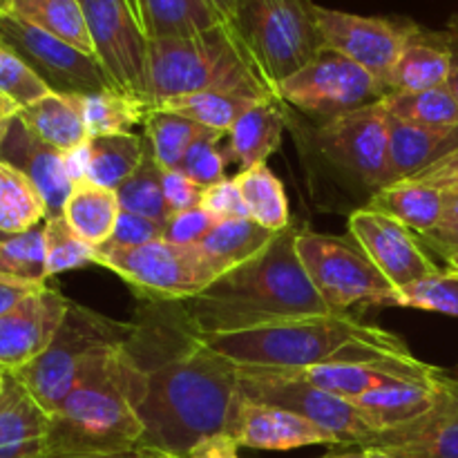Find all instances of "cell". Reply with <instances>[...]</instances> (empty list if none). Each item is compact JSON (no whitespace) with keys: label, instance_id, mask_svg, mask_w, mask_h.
Segmentation results:
<instances>
[{"label":"cell","instance_id":"cell-3","mask_svg":"<svg viewBox=\"0 0 458 458\" xmlns=\"http://www.w3.org/2000/svg\"><path fill=\"white\" fill-rule=\"evenodd\" d=\"M199 338L240 369L300 371L411 356L398 335L356 320L349 313L293 318L235 334Z\"/></svg>","mask_w":458,"mask_h":458},{"label":"cell","instance_id":"cell-54","mask_svg":"<svg viewBox=\"0 0 458 458\" xmlns=\"http://www.w3.org/2000/svg\"><path fill=\"white\" fill-rule=\"evenodd\" d=\"M447 45H450V76H447V88L458 101V16H452L445 27Z\"/></svg>","mask_w":458,"mask_h":458},{"label":"cell","instance_id":"cell-63","mask_svg":"<svg viewBox=\"0 0 458 458\" xmlns=\"http://www.w3.org/2000/svg\"><path fill=\"white\" fill-rule=\"evenodd\" d=\"M0 242H3V237H0Z\"/></svg>","mask_w":458,"mask_h":458},{"label":"cell","instance_id":"cell-60","mask_svg":"<svg viewBox=\"0 0 458 458\" xmlns=\"http://www.w3.org/2000/svg\"><path fill=\"white\" fill-rule=\"evenodd\" d=\"M134 458H173V456L159 454V452H152V450H137V456Z\"/></svg>","mask_w":458,"mask_h":458},{"label":"cell","instance_id":"cell-10","mask_svg":"<svg viewBox=\"0 0 458 458\" xmlns=\"http://www.w3.org/2000/svg\"><path fill=\"white\" fill-rule=\"evenodd\" d=\"M240 369V367H237ZM237 392L255 403L280 407L327 429L340 445L365 447L376 429L352 401L334 396L286 369H240Z\"/></svg>","mask_w":458,"mask_h":458},{"label":"cell","instance_id":"cell-6","mask_svg":"<svg viewBox=\"0 0 458 458\" xmlns=\"http://www.w3.org/2000/svg\"><path fill=\"white\" fill-rule=\"evenodd\" d=\"M228 25L276 97L277 88L325 47L311 0H237Z\"/></svg>","mask_w":458,"mask_h":458},{"label":"cell","instance_id":"cell-52","mask_svg":"<svg viewBox=\"0 0 458 458\" xmlns=\"http://www.w3.org/2000/svg\"><path fill=\"white\" fill-rule=\"evenodd\" d=\"M237 450H240V445L228 434H217V437L197 443L183 458H240Z\"/></svg>","mask_w":458,"mask_h":458},{"label":"cell","instance_id":"cell-7","mask_svg":"<svg viewBox=\"0 0 458 458\" xmlns=\"http://www.w3.org/2000/svg\"><path fill=\"white\" fill-rule=\"evenodd\" d=\"M134 331V322L112 320L83 304L70 302L49 347L34 362L13 371V376L52 416L63 398L83 378L85 369L103 353L128 344Z\"/></svg>","mask_w":458,"mask_h":458},{"label":"cell","instance_id":"cell-18","mask_svg":"<svg viewBox=\"0 0 458 458\" xmlns=\"http://www.w3.org/2000/svg\"><path fill=\"white\" fill-rule=\"evenodd\" d=\"M226 434L240 447L267 452H286L309 445H340L327 429L309 423L293 411L255 403L237 392L228 414Z\"/></svg>","mask_w":458,"mask_h":458},{"label":"cell","instance_id":"cell-11","mask_svg":"<svg viewBox=\"0 0 458 458\" xmlns=\"http://www.w3.org/2000/svg\"><path fill=\"white\" fill-rule=\"evenodd\" d=\"M387 94L392 92L385 81L329 47H322L313 61L277 88L282 103L316 116L322 123L380 103Z\"/></svg>","mask_w":458,"mask_h":458},{"label":"cell","instance_id":"cell-49","mask_svg":"<svg viewBox=\"0 0 458 458\" xmlns=\"http://www.w3.org/2000/svg\"><path fill=\"white\" fill-rule=\"evenodd\" d=\"M201 208L208 210L210 215L222 222V219H237V217H249L246 213L244 199L237 188L235 177L224 179V182L215 183V186L206 188L204 197H201Z\"/></svg>","mask_w":458,"mask_h":458},{"label":"cell","instance_id":"cell-25","mask_svg":"<svg viewBox=\"0 0 458 458\" xmlns=\"http://www.w3.org/2000/svg\"><path fill=\"white\" fill-rule=\"evenodd\" d=\"M450 45L445 30L432 31L416 22L396 65L387 76L389 92H423L447 85Z\"/></svg>","mask_w":458,"mask_h":458},{"label":"cell","instance_id":"cell-32","mask_svg":"<svg viewBox=\"0 0 458 458\" xmlns=\"http://www.w3.org/2000/svg\"><path fill=\"white\" fill-rule=\"evenodd\" d=\"M276 97H258L250 92H226V89H208V92L183 94V97L165 98L152 110L174 112L179 116L195 121L201 128L228 134L235 121L255 103Z\"/></svg>","mask_w":458,"mask_h":458},{"label":"cell","instance_id":"cell-21","mask_svg":"<svg viewBox=\"0 0 458 458\" xmlns=\"http://www.w3.org/2000/svg\"><path fill=\"white\" fill-rule=\"evenodd\" d=\"M291 371V369H286ZM307 383L334 394V396L353 401L374 389L387 387L396 383H410V380H428L441 374V369L425 362L410 358H387L376 362H358V365H322L309 367V369L293 371Z\"/></svg>","mask_w":458,"mask_h":458},{"label":"cell","instance_id":"cell-56","mask_svg":"<svg viewBox=\"0 0 458 458\" xmlns=\"http://www.w3.org/2000/svg\"><path fill=\"white\" fill-rule=\"evenodd\" d=\"M208 3L213 4V9L219 13V18H222L224 22H228L231 21L233 12H235L237 0H208Z\"/></svg>","mask_w":458,"mask_h":458},{"label":"cell","instance_id":"cell-64","mask_svg":"<svg viewBox=\"0 0 458 458\" xmlns=\"http://www.w3.org/2000/svg\"><path fill=\"white\" fill-rule=\"evenodd\" d=\"M0 392H3V389H0Z\"/></svg>","mask_w":458,"mask_h":458},{"label":"cell","instance_id":"cell-15","mask_svg":"<svg viewBox=\"0 0 458 458\" xmlns=\"http://www.w3.org/2000/svg\"><path fill=\"white\" fill-rule=\"evenodd\" d=\"M318 25L325 47L343 54L387 83L389 72L396 65L416 22L405 18L360 16L318 4Z\"/></svg>","mask_w":458,"mask_h":458},{"label":"cell","instance_id":"cell-16","mask_svg":"<svg viewBox=\"0 0 458 458\" xmlns=\"http://www.w3.org/2000/svg\"><path fill=\"white\" fill-rule=\"evenodd\" d=\"M349 237H353L396 291L441 271L410 228L371 208H358L352 213Z\"/></svg>","mask_w":458,"mask_h":458},{"label":"cell","instance_id":"cell-57","mask_svg":"<svg viewBox=\"0 0 458 458\" xmlns=\"http://www.w3.org/2000/svg\"><path fill=\"white\" fill-rule=\"evenodd\" d=\"M362 458H396V456L380 450V447H365V450H362Z\"/></svg>","mask_w":458,"mask_h":458},{"label":"cell","instance_id":"cell-58","mask_svg":"<svg viewBox=\"0 0 458 458\" xmlns=\"http://www.w3.org/2000/svg\"><path fill=\"white\" fill-rule=\"evenodd\" d=\"M322 458H362V447H353L347 452H334V454H327Z\"/></svg>","mask_w":458,"mask_h":458},{"label":"cell","instance_id":"cell-48","mask_svg":"<svg viewBox=\"0 0 458 458\" xmlns=\"http://www.w3.org/2000/svg\"><path fill=\"white\" fill-rule=\"evenodd\" d=\"M443 191V215L438 226L423 237L434 250L447 258L458 253V183L441 188Z\"/></svg>","mask_w":458,"mask_h":458},{"label":"cell","instance_id":"cell-38","mask_svg":"<svg viewBox=\"0 0 458 458\" xmlns=\"http://www.w3.org/2000/svg\"><path fill=\"white\" fill-rule=\"evenodd\" d=\"M81 101H83L89 139L107 137V134H130L134 125L143 123L152 110L150 103L116 92V89L81 97Z\"/></svg>","mask_w":458,"mask_h":458},{"label":"cell","instance_id":"cell-5","mask_svg":"<svg viewBox=\"0 0 458 458\" xmlns=\"http://www.w3.org/2000/svg\"><path fill=\"white\" fill-rule=\"evenodd\" d=\"M148 81L152 107L165 98L208 89L276 97L228 22L183 38L150 40Z\"/></svg>","mask_w":458,"mask_h":458},{"label":"cell","instance_id":"cell-44","mask_svg":"<svg viewBox=\"0 0 458 458\" xmlns=\"http://www.w3.org/2000/svg\"><path fill=\"white\" fill-rule=\"evenodd\" d=\"M49 92L52 89L45 85V81L12 47L0 43V97L13 103L21 112Z\"/></svg>","mask_w":458,"mask_h":458},{"label":"cell","instance_id":"cell-59","mask_svg":"<svg viewBox=\"0 0 458 458\" xmlns=\"http://www.w3.org/2000/svg\"><path fill=\"white\" fill-rule=\"evenodd\" d=\"M137 452H125V454H101V456H70V458H134Z\"/></svg>","mask_w":458,"mask_h":458},{"label":"cell","instance_id":"cell-22","mask_svg":"<svg viewBox=\"0 0 458 458\" xmlns=\"http://www.w3.org/2000/svg\"><path fill=\"white\" fill-rule=\"evenodd\" d=\"M47 411L16 376H4L0 392V458H47Z\"/></svg>","mask_w":458,"mask_h":458},{"label":"cell","instance_id":"cell-40","mask_svg":"<svg viewBox=\"0 0 458 458\" xmlns=\"http://www.w3.org/2000/svg\"><path fill=\"white\" fill-rule=\"evenodd\" d=\"M114 192L119 208L125 213L143 215L159 224H165L173 217L164 197V170L152 159L150 152Z\"/></svg>","mask_w":458,"mask_h":458},{"label":"cell","instance_id":"cell-2","mask_svg":"<svg viewBox=\"0 0 458 458\" xmlns=\"http://www.w3.org/2000/svg\"><path fill=\"white\" fill-rule=\"evenodd\" d=\"M298 233L295 226L284 228L262 255L226 271L195 298L182 300L192 329L199 335L235 334L331 313L304 271L295 249Z\"/></svg>","mask_w":458,"mask_h":458},{"label":"cell","instance_id":"cell-46","mask_svg":"<svg viewBox=\"0 0 458 458\" xmlns=\"http://www.w3.org/2000/svg\"><path fill=\"white\" fill-rule=\"evenodd\" d=\"M164 231L165 224L148 219L143 217V215L121 210L114 231H112V237L101 246H107V249H134V246H146L150 244V242L164 240Z\"/></svg>","mask_w":458,"mask_h":458},{"label":"cell","instance_id":"cell-31","mask_svg":"<svg viewBox=\"0 0 458 458\" xmlns=\"http://www.w3.org/2000/svg\"><path fill=\"white\" fill-rule=\"evenodd\" d=\"M0 12L21 18L94 56L81 0H0Z\"/></svg>","mask_w":458,"mask_h":458},{"label":"cell","instance_id":"cell-36","mask_svg":"<svg viewBox=\"0 0 458 458\" xmlns=\"http://www.w3.org/2000/svg\"><path fill=\"white\" fill-rule=\"evenodd\" d=\"M235 182L242 192V199H244L249 219L273 233H282L291 226L289 199H286L284 186L267 164L242 170Z\"/></svg>","mask_w":458,"mask_h":458},{"label":"cell","instance_id":"cell-37","mask_svg":"<svg viewBox=\"0 0 458 458\" xmlns=\"http://www.w3.org/2000/svg\"><path fill=\"white\" fill-rule=\"evenodd\" d=\"M143 128H146L152 159L159 164L161 170H179L188 148L208 132L195 121L165 110H150L143 121Z\"/></svg>","mask_w":458,"mask_h":458},{"label":"cell","instance_id":"cell-43","mask_svg":"<svg viewBox=\"0 0 458 458\" xmlns=\"http://www.w3.org/2000/svg\"><path fill=\"white\" fill-rule=\"evenodd\" d=\"M389 307L420 309L458 318V273L437 271L401 291H394Z\"/></svg>","mask_w":458,"mask_h":458},{"label":"cell","instance_id":"cell-41","mask_svg":"<svg viewBox=\"0 0 458 458\" xmlns=\"http://www.w3.org/2000/svg\"><path fill=\"white\" fill-rule=\"evenodd\" d=\"M0 276L30 282V284H47L43 224L0 242Z\"/></svg>","mask_w":458,"mask_h":458},{"label":"cell","instance_id":"cell-4","mask_svg":"<svg viewBox=\"0 0 458 458\" xmlns=\"http://www.w3.org/2000/svg\"><path fill=\"white\" fill-rule=\"evenodd\" d=\"M146 385L128 344L98 356L49 416L47 458L137 452Z\"/></svg>","mask_w":458,"mask_h":458},{"label":"cell","instance_id":"cell-55","mask_svg":"<svg viewBox=\"0 0 458 458\" xmlns=\"http://www.w3.org/2000/svg\"><path fill=\"white\" fill-rule=\"evenodd\" d=\"M16 114H18V107L13 106V103H9L4 97H0V143H3L9 123H12Z\"/></svg>","mask_w":458,"mask_h":458},{"label":"cell","instance_id":"cell-35","mask_svg":"<svg viewBox=\"0 0 458 458\" xmlns=\"http://www.w3.org/2000/svg\"><path fill=\"white\" fill-rule=\"evenodd\" d=\"M47 204L22 173L0 161V237L21 235L45 224Z\"/></svg>","mask_w":458,"mask_h":458},{"label":"cell","instance_id":"cell-9","mask_svg":"<svg viewBox=\"0 0 458 458\" xmlns=\"http://www.w3.org/2000/svg\"><path fill=\"white\" fill-rule=\"evenodd\" d=\"M309 280L331 313H347L358 304L389 307L394 286L353 237L300 231L295 242Z\"/></svg>","mask_w":458,"mask_h":458},{"label":"cell","instance_id":"cell-27","mask_svg":"<svg viewBox=\"0 0 458 458\" xmlns=\"http://www.w3.org/2000/svg\"><path fill=\"white\" fill-rule=\"evenodd\" d=\"M125 3L148 40L195 36L224 22L208 0H125Z\"/></svg>","mask_w":458,"mask_h":458},{"label":"cell","instance_id":"cell-1","mask_svg":"<svg viewBox=\"0 0 458 458\" xmlns=\"http://www.w3.org/2000/svg\"><path fill=\"white\" fill-rule=\"evenodd\" d=\"M128 349L146 374L139 450L183 458L197 443L226 434L240 369L199 338L182 302L148 300Z\"/></svg>","mask_w":458,"mask_h":458},{"label":"cell","instance_id":"cell-51","mask_svg":"<svg viewBox=\"0 0 458 458\" xmlns=\"http://www.w3.org/2000/svg\"><path fill=\"white\" fill-rule=\"evenodd\" d=\"M407 182H420L437 188H445L452 186V183H458V148L452 155H447L445 159H441L438 164H434L432 168L416 174L414 179H407Z\"/></svg>","mask_w":458,"mask_h":458},{"label":"cell","instance_id":"cell-61","mask_svg":"<svg viewBox=\"0 0 458 458\" xmlns=\"http://www.w3.org/2000/svg\"><path fill=\"white\" fill-rule=\"evenodd\" d=\"M445 262H447V267H450V271H456L458 273V253L447 255Z\"/></svg>","mask_w":458,"mask_h":458},{"label":"cell","instance_id":"cell-34","mask_svg":"<svg viewBox=\"0 0 458 458\" xmlns=\"http://www.w3.org/2000/svg\"><path fill=\"white\" fill-rule=\"evenodd\" d=\"M276 237L277 233L259 226L253 219L237 217L222 219L197 246L210 259H215L224 271H231V268L262 255Z\"/></svg>","mask_w":458,"mask_h":458},{"label":"cell","instance_id":"cell-42","mask_svg":"<svg viewBox=\"0 0 458 458\" xmlns=\"http://www.w3.org/2000/svg\"><path fill=\"white\" fill-rule=\"evenodd\" d=\"M45 235V259H47V276L74 271V268L94 264L97 246L88 244L74 228L67 224L63 215L47 217L43 224Z\"/></svg>","mask_w":458,"mask_h":458},{"label":"cell","instance_id":"cell-13","mask_svg":"<svg viewBox=\"0 0 458 458\" xmlns=\"http://www.w3.org/2000/svg\"><path fill=\"white\" fill-rule=\"evenodd\" d=\"M94 56L112 85L128 97L150 103L148 45L125 0H81ZM152 106V103H150Z\"/></svg>","mask_w":458,"mask_h":458},{"label":"cell","instance_id":"cell-14","mask_svg":"<svg viewBox=\"0 0 458 458\" xmlns=\"http://www.w3.org/2000/svg\"><path fill=\"white\" fill-rule=\"evenodd\" d=\"M318 146L334 164L371 191L392 186L389 174V114L380 103L347 112L318 130Z\"/></svg>","mask_w":458,"mask_h":458},{"label":"cell","instance_id":"cell-24","mask_svg":"<svg viewBox=\"0 0 458 458\" xmlns=\"http://www.w3.org/2000/svg\"><path fill=\"white\" fill-rule=\"evenodd\" d=\"M458 148L456 128H429L389 116V174L392 183L407 182L432 168Z\"/></svg>","mask_w":458,"mask_h":458},{"label":"cell","instance_id":"cell-26","mask_svg":"<svg viewBox=\"0 0 458 458\" xmlns=\"http://www.w3.org/2000/svg\"><path fill=\"white\" fill-rule=\"evenodd\" d=\"M18 119L43 143L63 155H72L89 141L81 97L49 92L18 112Z\"/></svg>","mask_w":458,"mask_h":458},{"label":"cell","instance_id":"cell-39","mask_svg":"<svg viewBox=\"0 0 458 458\" xmlns=\"http://www.w3.org/2000/svg\"><path fill=\"white\" fill-rule=\"evenodd\" d=\"M394 119L429 128H456L458 101L447 85L423 92H392L380 101Z\"/></svg>","mask_w":458,"mask_h":458},{"label":"cell","instance_id":"cell-17","mask_svg":"<svg viewBox=\"0 0 458 458\" xmlns=\"http://www.w3.org/2000/svg\"><path fill=\"white\" fill-rule=\"evenodd\" d=\"M70 302L45 284L0 316V367L13 374L34 362L56 335Z\"/></svg>","mask_w":458,"mask_h":458},{"label":"cell","instance_id":"cell-47","mask_svg":"<svg viewBox=\"0 0 458 458\" xmlns=\"http://www.w3.org/2000/svg\"><path fill=\"white\" fill-rule=\"evenodd\" d=\"M217 224L219 219L215 217V215H210L208 210L197 206V208L173 215V217L165 222L164 240L182 246H197L215 226H217Z\"/></svg>","mask_w":458,"mask_h":458},{"label":"cell","instance_id":"cell-23","mask_svg":"<svg viewBox=\"0 0 458 458\" xmlns=\"http://www.w3.org/2000/svg\"><path fill=\"white\" fill-rule=\"evenodd\" d=\"M450 385L452 378H447L441 371L428 380H410V383L374 389V392L353 398L352 403L374 425L376 432H383V429L401 428L428 414L443 401Z\"/></svg>","mask_w":458,"mask_h":458},{"label":"cell","instance_id":"cell-8","mask_svg":"<svg viewBox=\"0 0 458 458\" xmlns=\"http://www.w3.org/2000/svg\"><path fill=\"white\" fill-rule=\"evenodd\" d=\"M94 264L116 273L132 289L157 302H182L208 289L224 268L199 246H182L157 240L134 249L97 246Z\"/></svg>","mask_w":458,"mask_h":458},{"label":"cell","instance_id":"cell-45","mask_svg":"<svg viewBox=\"0 0 458 458\" xmlns=\"http://www.w3.org/2000/svg\"><path fill=\"white\" fill-rule=\"evenodd\" d=\"M224 137H226L224 132L208 130L204 137H199L188 148L186 157H183L182 165H179V170L195 183H199L201 188H210L226 179L224 170H226L228 155L219 148V141Z\"/></svg>","mask_w":458,"mask_h":458},{"label":"cell","instance_id":"cell-28","mask_svg":"<svg viewBox=\"0 0 458 458\" xmlns=\"http://www.w3.org/2000/svg\"><path fill=\"white\" fill-rule=\"evenodd\" d=\"M280 106V98L255 103L226 134V155L231 157V161L240 164L242 170L267 164L268 157L280 148L282 132H284V114Z\"/></svg>","mask_w":458,"mask_h":458},{"label":"cell","instance_id":"cell-50","mask_svg":"<svg viewBox=\"0 0 458 458\" xmlns=\"http://www.w3.org/2000/svg\"><path fill=\"white\" fill-rule=\"evenodd\" d=\"M204 191L206 188L192 182L191 177H186L182 170H164V197L170 208V215L201 206Z\"/></svg>","mask_w":458,"mask_h":458},{"label":"cell","instance_id":"cell-20","mask_svg":"<svg viewBox=\"0 0 458 458\" xmlns=\"http://www.w3.org/2000/svg\"><path fill=\"white\" fill-rule=\"evenodd\" d=\"M365 447H380L396 458H458V380H452L434 410L401 428L376 432Z\"/></svg>","mask_w":458,"mask_h":458},{"label":"cell","instance_id":"cell-12","mask_svg":"<svg viewBox=\"0 0 458 458\" xmlns=\"http://www.w3.org/2000/svg\"><path fill=\"white\" fill-rule=\"evenodd\" d=\"M0 43L12 47L52 92L89 97V94L114 89L97 56L81 52L74 45L3 12H0Z\"/></svg>","mask_w":458,"mask_h":458},{"label":"cell","instance_id":"cell-33","mask_svg":"<svg viewBox=\"0 0 458 458\" xmlns=\"http://www.w3.org/2000/svg\"><path fill=\"white\" fill-rule=\"evenodd\" d=\"M119 213L116 192L97 186L88 179L74 182V188L63 208V217L67 219V224L92 246H101L110 240Z\"/></svg>","mask_w":458,"mask_h":458},{"label":"cell","instance_id":"cell-30","mask_svg":"<svg viewBox=\"0 0 458 458\" xmlns=\"http://www.w3.org/2000/svg\"><path fill=\"white\" fill-rule=\"evenodd\" d=\"M150 152L146 137L139 134H107L85 143V177L97 186L116 191Z\"/></svg>","mask_w":458,"mask_h":458},{"label":"cell","instance_id":"cell-29","mask_svg":"<svg viewBox=\"0 0 458 458\" xmlns=\"http://www.w3.org/2000/svg\"><path fill=\"white\" fill-rule=\"evenodd\" d=\"M367 208L396 219L411 233L428 237L443 215V191L420 182H398L371 195Z\"/></svg>","mask_w":458,"mask_h":458},{"label":"cell","instance_id":"cell-53","mask_svg":"<svg viewBox=\"0 0 458 458\" xmlns=\"http://www.w3.org/2000/svg\"><path fill=\"white\" fill-rule=\"evenodd\" d=\"M45 284H30V282L13 280V277L0 276V316L9 311V309L16 307L18 302L31 295L34 291H38Z\"/></svg>","mask_w":458,"mask_h":458},{"label":"cell","instance_id":"cell-19","mask_svg":"<svg viewBox=\"0 0 458 458\" xmlns=\"http://www.w3.org/2000/svg\"><path fill=\"white\" fill-rule=\"evenodd\" d=\"M0 161L18 173L25 174L47 204L49 217L63 215L65 201L74 188L70 168H67V155L54 150L52 146L40 141L18 114L9 123L7 134L0 143Z\"/></svg>","mask_w":458,"mask_h":458},{"label":"cell","instance_id":"cell-62","mask_svg":"<svg viewBox=\"0 0 458 458\" xmlns=\"http://www.w3.org/2000/svg\"><path fill=\"white\" fill-rule=\"evenodd\" d=\"M4 376H7V374H4V369L0 367V389H3V385H4Z\"/></svg>","mask_w":458,"mask_h":458}]
</instances>
